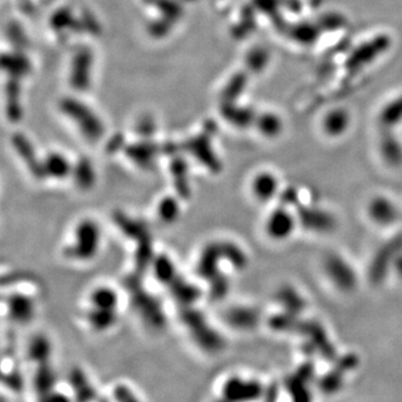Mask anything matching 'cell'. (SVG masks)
<instances>
[{"instance_id": "13", "label": "cell", "mask_w": 402, "mask_h": 402, "mask_svg": "<svg viewBox=\"0 0 402 402\" xmlns=\"http://www.w3.org/2000/svg\"><path fill=\"white\" fill-rule=\"evenodd\" d=\"M368 212L372 221L382 226L392 224L398 218V209L391 200L384 197H377L372 199Z\"/></svg>"}, {"instance_id": "27", "label": "cell", "mask_w": 402, "mask_h": 402, "mask_svg": "<svg viewBox=\"0 0 402 402\" xmlns=\"http://www.w3.org/2000/svg\"><path fill=\"white\" fill-rule=\"evenodd\" d=\"M72 178L81 190H90L95 184V175L91 166H81V168H73Z\"/></svg>"}, {"instance_id": "26", "label": "cell", "mask_w": 402, "mask_h": 402, "mask_svg": "<svg viewBox=\"0 0 402 402\" xmlns=\"http://www.w3.org/2000/svg\"><path fill=\"white\" fill-rule=\"evenodd\" d=\"M348 124V114L342 110H336L327 115L324 122V127L330 136H340L347 130Z\"/></svg>"}, {"instance_id": "20", "label": "cell", "mask_w": 402, "mask_h": 402, "mask_svg": "<svg viewBox=\"0 0 402 402\" xmlns=\"http://www.w3.org/2000/svg\"><path fill=\"white\" fill-rule=\"evenodd\" d=\"M71 389L75 394L76 399L79 400H93L97 397V391L94 389L91 382L88 380V375H85L82 369L71 370L70 375Z\"/></svg>"}, {"instance_id": "6", "label": "cell", "mask_w": 402, "mask_h": 402, "mask_svg": "<svg viewBox=\"0 0 402 402\" xmlns=\"http://www.w3.org/2000/svg\"><path fill=\"white\" fill-rule=\"evenodd\" d=\"M297 223H299L297 215H293L288 210V206L281 205L269 214L265 224V230L271 238L283 240L293 234Z\"/></svg>"}, {"instance_id": "16", "label": "cell", "mask_w": 402, "mask_h": 402, "mask_svg": "<svg viewBox=\"0 0 402 402\" xmlns=\"http://www.w3.org/2000/svg\"><path fill=\"white\" fill-rule=\"evenodd\" d=\"M226 321L237 330H251L257 325L260 314L251 307L236 306L226 312Z\"/></svg>"}, {"instance_id": "10", "label": "cell", "mask_w": 402, "mask_h": 402, "mask_svg": "<svg viewBox=\"0 0 402 402\" xmlns=\"http://www.w3.org/2000/svg\"><path fill=\"white\" fill-rule=\"evenodd\" d=\"M120 295L118 290L109 285H100L88 295V306L102 311L118 312Z\"/></svg>"}, {"instance_id": "23", "label": "cell", "mask_w": 402, "mask_h": 402, "mask_svg": "<svg viewBox=\"0 0 402 402\" xmlns=\"http://www.w3.org/2000/svg\"><path fill=\"white\" fill-rule=\"evenodd\" d=\"M354 360L355 359L351 357L342 359L341 363H340V368H338V369L334 370L333 372H330L329 375H325L322 379L321 388L324 391H327V392H333V391L340 389L342 386V382H343V377H344L343 372L345 370H350L352 366H355Z\"/></svg>"}, {"instance_id": "4", "label": "cell", "mask_w": 402, "mask_h": 402, "mask_svg": "<svg viewBox=\"0 0 402 402\" xmlns=\"http://www.w3.org/2000/svg\"><path fill=\"white\" fill-rule=\"evenodd\" d=\"M221 394L225 401H249L258 399L264 390L260 382L233 375L225 380Z\"/></svg>"}, {"instance_id": "24", "label": "cell", "mask_w": 402, "mask_h": 402, "mask_svg": "<svg viewBox=\"0 0 402 402\" xmlns=\"http://www.w3.org/2000/svg\"><path fill=\"white\" fill-rule=\"evenodd\" d=\"M381 153L391 166L402 164V147L392 134H382Z\"/></svg>"}, {"instance_id": "28", "label": "cell", "mask_w": 402, "mask_h": 402, "mask_svg": "<svg viewBox=\"0 0 402 402\" xmlns=\"http://www.w3.org/2000/svg\"><path fill=\"white\" fill-rule=\"evenodd\" d=\"M281 302L286 306L288 310V314H297L299 310L303 309L304 306V299L301 297V295L294 292V290L285 288L279 295Z\"/></svg>"}, {"instance_id": "15", "label": "cell", "mask_w": 402, "mask_h": 402, "mask_svg": "<svg viewBox=\"0 0 402 402\" xmlns=\"http://www.w3.org/2000/svg\"><path fill=\"white\" fill-rule=\"evenodd\" d=\"M279 180L271 173H260L251 182V192L256 199L266 203L279 192Z\"/></svg>"}, {"instance_id": "30", "label": "cell", "mask_w": 402, "mask_h": 402, "mask_svg": "<svg viewBox=\"0 0 402 402\" xmlns=\"http://www.w3.org/2000/svg\"><path fill=\"white\" fill-rule=\"evenodd\" d=\"M318 29L314 26H310V25L299 26L294 31V37L302 42H314L318 38Z\"/></svg>"}, {"instance_id": "3", "label": "cell", "mask_w": 402, "mask_h": 402, "mask_svg": "<svg viewBox=\"0 0 402 402\" xmlns=\"http://www.w3.org/2000/svg\"><path fill=\"white\" fill-rule=\"evenodd\" d=\"M402 253V235L396 236L389 242H386L370 265V279L375 284L381 283L390 269H393L396 260Z\"/></svg>"}, {"instance_id": "1", "label": "cell", "mask_w": 402, "mask_h": 402, "mask_svg": "<svg viewBox=\"0 0 402 402\" xmlns=\"http://www.w3.org/2000/svg\"><path fill=\"white\" fill-rule=\"evenodd\" d=\"M102 245V229L91 218L79 221L73 230L72 240L66 246L64 254L67 258L88 263L97 257Z\"/></svg>"}, {"instance_id": "11", "label": "cell", "mask_w": 402, "mask_h": 402, "mask_svg": "<svg viewBox=\"0 0 402 402\" xmlns=\"http://www.w3.org/2000/svg\"><path fill=\"white\" fill-rule=\"evenodd\" d=\"M44 178L55 181H63L72 177L73 164L60 153H51L42 160Z\"/></svg>"}, {"instance_id": "17", "label": "cell", "mask_w": 402, "mask_h": 402, "mask_svg": "<svg viewBox=\"0 0 402 402\" xmlns=\"http://www.w3.org/2000/svg\"><path fill=\"white\" fill-rule=\"evenodd\" d=\"M34 373V389L37 394H40V399L45 400L46 397L55 390L56 386V375L51 366V362L44 363L35 366Z\"/></svg>"}, {"instance_id": "29", "label": "cell", "mask_w": 402, "mask_h": 402, "mask_svg": "<svg viewBox=\"0 0 402 402\" xmlns=\"http://www.w3.org/2000/svg\"><path fill=\"white\" fill-rule=\"evenodd\" d=\"M260 131L267 136H275L281 132V121L279 116L274 114H265L260 120Z\"/></svg>"}, {"instance_id": "19", "label": "cell", "mask_w": 402, "mask_h": 402, "mask_svg": "<svg viewBox=\"0 0 402 402\" xmlns=\"http://www.w3.org/2000/svg\"><path fill=\"white\" fill-rule=\"evenodd\" d=\"M52 353V342L49 341L47 336H42V334H36L28 342V360L34 363L35 366L51 362Z\"/></svg>"}, {"instance_id": "5", "label": "cell", "mask_w": 402, "mask_h": 402, "mask_svg": "<svg viewBox=\"0 0 402 402\" xmlns=\"http://www.w3.org/2000/svg\"><path fill=\"white\" fill-rule=\"evenodd\" d=\"M7 315L10 322L28 325L36 316V301L24 292H12L6 299Z\"/></svg>"}, {"instance_id": "25", "label": "cell", "mask_w": 402, "mask_h": 402, "mask_svg": "<svg viewBox=\"0 0 402 402\" xmlns=\"http://www.w3.org/2000/svg\"><path fill=\"white\" fill-rule=\"evenodd\" d=\"M221 247L224 260L229 262L235 268L242 269L247 266V255L237 244L231 242H221Z\"/></svg>"}, {"instance_id": "14", "label": "cell", "mask_w": 402, "mask_h": 402, "mask_svg": "<svg viewBox=\"0 0 402 402\" xmlns=\"http://www.w3.org/2000/svg\"><path fill=\"white\" fill-rule=\"evenodd\" d=\"M181 200L180 197L173 194L161 197L155 206L158 221L164 225L175 224L181 216Z\"/></svg>"}, {"instance_id": "12", "label": "cell", "mask_w": 402, "mask_h": 402, "mask_svg": "<svg viewBox=\"0 0 402 402\" xmlns=\"http://www.w3.org/2000/svg\"><path fill=\"white\" fill-rule=\"evenodd\" d=\"M168 288L175 302L178 303V305L181 306L182 309L194 306V303L198 302V299L203 295L198 285L185 281L180 275Z\"/></svg>"}, {"instance_id": "22", "label": "cell", "mask_w": 402, "mask_h": 402, "mask_svg": "<svg viewBox=\"0 0 402 402\" xmlns=\"http://www.w3.org/2000/svg\"><path fill=\"white\" fill-rule=\"evenodd\" d=\"M400 122H402V97H397L396 100L387 104L379 116L382 132H391L392 127H397Z\"/></svg>"}, {"instance_id": "21", "label": "cell", "mask_w": 402, "mask_h": 402, "mask_svg": "<svg viewBox=\"0 0 402 402\" xmlns=\"http://www.w3.org/2000/svg\"><path fill=\"white\" fill-rule=\"evenodd\" d=\"M86 321L92 330L95 332H106L112 329L118 322V312L102 311L88 307Z\"/></svg>"}, {"instance_id": "7", "label": "cell", "mask_w": 402, "mask_h": 402, "mask_svg": "<svg viewBox=\"0 0 402 402\" xmlns=\"http://www.w3.org/2000/svg\"><path fill=\"white\" fill-rule=\"evenodd\" d=\"M297 207V221L306 229L315 233H327L334 227V218L323 209L301 205L299 203Z\"/></svg>"}, {"instance_id": "31", "label": "cell", "mask_w": 402, "mask_h": 402, "mask_svg": "<svg viewBox=\"0 0 402 402\" xmlns=\"http://www.w3.org/2000/svg\"><path fill=\"white\" fill-rule=\"evenodd\" d=\"M112 394L113 398L118 401H136L139 399L136 396L134 389L124 384H115Z\"/></svg>"}, {"instance_id": "2", "label": "cell", "mask_w": 402, "mask_h": 402, "mask_svg": "<svg viewBox=\"0 0 402 402\" xmlns=\"http://www.w3.org/2000/svg\"><path fill=\"white\" fill-rule=\"evenodd\" d=\"M181 321L199 348L208 352H217L223 348L224 342L219 333L209 325L201 312L196 311L194 306L182 309Z\"/></svg>"}, {"instance_id": "18", "label": "cell", "mask_w": 402, "mask_h": 402, "mask_svg": "<svg viewBox=\"0 0 402 402\" xmlns=\"http://www.w3.org/2000/svg\"><path fill=\"white\" fill-rule=\"evenodd\" d=\"M150 271L155 281L166 288L179 276L173 260L166 254L155 255L150 265Z\"/></svg>"}, {"instance_id": "32", "label": "cell", "mask_w": 402, "mask_h": 402, "mask_svg": "<svg viewBox=\"0 0 402 402\" xmlns=\"http://www.w3.org/2000/svg\"><path fill=\"white\" fill-rule=\"evenodd\" d=\"M393 268L396 269V272L398 273L400 276H402V253L398 256V258H397Z\"/></svg>"}, {"instance_id": "9", "label": "cell", "mask_w": 402, "mask_h": 402, "mask_svg": "<svg viewBox=\"0 0 402 402\" xmlns=\"http://www.w3.org/2000/svg\"><path fill=\"white\" fill-rule=\"evenodd\" d=\"M389 46V40L386 36H379L368 44L361 46L360 49L354 52L353 56L348 61L350 70H357L363 65L373 61L379 55L384 53Z\"/></svg>"}, {"instance_id": "8", "label": "cell", "mask_w": 402, "mask_h": 402, "mask_svg": "<svg viewBox=\"0 0 402 402\" xmlns=\"http://www.w3.org/2000/svg\"><path fill=\"white\" fill-rule=\"evenodd\" d=\"M325 272L336 288L343 292L355 288L357 275L348 262L336 255H332L325 262Z\"/></svg>"}]
</instances>
